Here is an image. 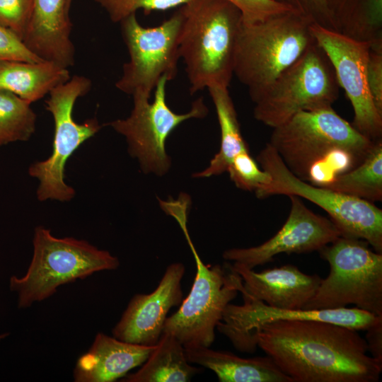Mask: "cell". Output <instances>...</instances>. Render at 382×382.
Segmentation results:
<instances>
[{
    "mask_svg": "<svg viewBox=\"0 0 382 382\" xmlns=\"http://www.w3.org/2000/svg\"><path fill=\"white\" fill-rule=\"evenodd\" d=\"M358 330L313 320L262 325L255 340L293 382H378L382 362L367 355Z\"/></svg>",
    "mask_w": 382,
    "mask_h": 382,
    "instance_id": "1",
    "label": "cell"
},
{
    "mask_svg": "<svg viewBox=\"0 0 382 382\" xmlns=\"http://www.w3.org/2000/svg\"><path fill=\"white\" fill-rule=\"evenodd\" d=\"M375 141L328 107L298 112L272 129L268 144L294 175L324 187L359 164Z\"/></svg>",
    "mask_w": 382,
    "mask_h": 382,
    "instance_id": "2",
    "label": "cell"
},
{
    "mask_svg": "<svg viewBox=\"0 0 382 382\" xmlns=\"http://www.w3.org/2000/svg\"><path fill=\"white\" fill-rule=\"evenodd\" d=\"M180 11L179 50L190 93L212 86L228 88L243 21L240 11L226 0H190Z\"/></svg>",
    "mask_w": 382,
    "mask_h": 382,
    "instance_id": "3",
    "label": "cell"
},
{
    "mask_svg": "<svg viewBox=\"0 0 382 382\" xmlns=\"http://www.w3.org/2000/svg\"><path fill=\"white\" fill-rule=\"evenodd\" d=\"M313 23L296 11L264 21H242L236 41L233 75L253 102L316 40Z\"/></svg>",
    "mask_w": 382,
    "mask_h": 382,
    "instance_id": "4",
    "label": "cell"
},
{
    "mask_svg": "<svg viewBox=\"0 0 382 382\" xmlns=\"http://www.w3.org/2000/svg\"><path fill=\"white\" fill-rule=\"evenodd\" d=\"M33 255L26 274L12 276L10 289L18 295V307L27 308L54 294L63 284L95 272L119 267L117 257L84 240L57 238L42 226L35 229Z\"/></svg>",
    "mask_w": 382,
    "mask_h": 382,
    "instance_id": "5",
    "label": "cell"
},
{
    "mask_svg": "<svg viewBox=\"0 0 382 382\" xmlns=\"http://www.w3.org/2000/svg\"><path fill=\"white\" fill-rule=\"evenodd\" d=\"M330 273L320 280L303 310L335 309L348 305L382 316V254L365 241L340 236L320 250Z\"/></svg>",
    "mask_w": 382,
    "mask_h": 382,
    "instance_id": "6",
    "label": "cell"
},
{
    "mask_svg": "<svg viewBox=\"0 0 382 382\" xmlns=\"http://www.w3.org/2000/svg\"><path fill=\"white\" fill-rule=\"evenodd\" d=\"M256 158L272 178L255 192L257 197L282 195L306 199L329 215L341 236L365 241L375 252L382 254V210L374 203L301 180L268 143Z\"/></svg>",
    "mask_w": 382,
    "mask_h": 382,
    "instance_id": "7",
    "label": "cell"
},
{
    "mask_svg": "<svg viewBox=\"0 0 382 382\" xmlns=\"http://www.w3.org/2000/svg\"><path fill=\"white\" fill-rule=\"evenodd\" d=\"M339 88L333 66L316 41L253 101V116L273 129L299 112L332 107Z\"/></svg>",
    "mask_w": 382,
    "mask_h": 382,
    "instance_id": "8",
    "label": "cell"
},
{
    "mask_svg": "<svg viewBox=\"0 0 382 382\" xmlns=\"http://www.w3.org/2000/svg\"><path fill=\"white\" fill-rule=\"evenodd\" d=\"M91 86L88 78L74 75L53 88L45 100L46 110L52 115L54 125L52 151L47 158L32 163L28 169L29 175L39 182L36 195L40 202H64L75 196V190L65 182L66 162L83 142L101 129L96 117L83 123H78L73 117L75 103L86 95Z\"/></svg>",
    "mask_w": 382,
    "mask_h": 382,
    "instance_id": "9",
    "label": "cell"
},
{
    "mask_svg": "<svg viewBox=\"0 0 382 382\" xmlns=\"http://www.w3.org/2000/svg\"><path fill=\"white\" fill-rule=\"evenodd\" d=\"M196 263V274L179 309L167 317L163 332L175 336L185 349L210 347L227 305L239 293L240 275L229 263L205 265L191 238L186 239Z\"/></svg>",
    "mask_w": 382,
    "mask_h": 382,
    "instance_id": "10",
    "label": "cell"
},
{
    "mask_svg": "<svg viewBox=\"0 0 382 382\" xmlns=\"http://www.w3.org/2000/svg\"><path fill=\"white\" fill-rule=\"evenodd\" d=\"M168 81L165 77L159 80L152 103L149 102L150 97L144 94H133V108L129 116L108 124L125 137L129 153L138 160L145 173L165 175L171 164L166 151L168 136L184 121L203 118L208 113L202 98L195 100L186 113L173 112L166 103Z\"/></svg>",
    "mask_w": 382,
    "mask_h": 382,
    "instance_id": "11",
    "label": "cell"
},
{
    "mask_svg": "<svg viewBox=\"0 0 382 382\" xmlns=\"http://www.w3.org/2000/svg\"><path fill=\"white\" fill-rule=\"evenodd\" d=\"M183 16L180 10L161 24L142 26L136 14L121 22V33L129 60L122 66V74L115 83L120 91L149 97L159 80L173 79L180 59L179 44Z\"/></svg>",
    "mask_w": 382,
    "mask_h": 382,
    "instance_id": "12",
    "label": "cell"
},
{
    "mask_svg": "<svg viewBox=\"0 0 382 382\" xmlns=\"http://www.w3.org/2000/svg\"><path fill=\"white\" fill-rule=\"evenodd\" d=\"M311 30L330 59L338 84L354 110L353 127L371 141L381 139L382 114L376 108L367 80L371 42L360 41L312 23Z\"/></svg>",
    "mask_w": 382,
    "mask_h": 382,
    "instance_id": "13",
    "label": "cell"
},
{
    "mask_svg": "<svg viewBox=\"0 0 382 382\" xmlns=\"http://www.w3.org/2000/svg\"><path fill=\"white\" fill-rule=\"evenodd\" d=\"M243 303H228L216 329L226 336L233 347L241 352L253 353L257 346L255 331L263 324L278 320H313L345 326L356 330H366L378 316L360 308L303 310L284 309L270 306L248 294L242 284L239 287Z\"/></svg>",
    "mask_w": 382,
    "mask_h": 382,
    "instance_id": "14",
    "label": "cell"
},
{
    "mask_svg": "<svg viewBox=\"0 0 382 382\" xmlns=\"http://www.w3.org/2000/svg\"><path fill=\"white\" fill-rule=\"evenodd\" d=\"M288 197L291 201L289 216L274 236L257 246L226 250L222 254L223 258L253 270L272 262L274 256L281 253L319 251L341 236L329 218L311 211L301 197Z\"/></svg>",
    "mask_w": 382,
    "mask_h": 382,
    "instance_id": "15",
    "label": "cell"
},
{
    "mask_svg": "<svg viewBox=\"0 0 382 382\" xmlns=\"http://www.w3.org/2000/svg\"><path fill=\"white\" fill-rule=\"evenodd\" d=\"M185 272L183 263H172L166 267L152 292L134 295L112 329L113 337L140 345H156L169 311L183 301L182 279Z\"/></svg>",
    "mask_w": 382,
    "mask_h": 382,
    "instance_id": "16",
    "label": "cell"
},
{
    "mask_svg": "<svg viewBox=\"0 0 382 382\" xmlns=\"http://www.w3.org/2000/svg\"><path fill=\"white\" fill-rule=\"evenodd\" d=\"M231 265L240 275L248 294L278 308L303 309L314 296L321 280L319 275L306 274L292 265L260 272L236 262Z\"/></svg>",
    "mask_w": 382,
    "mask_h": 382,
    "instance_id": "17",
    "label": "cell"
},
{
    "mask_svg": "<svg viewBox=\"0 0 382 382\" xmlns=\"http://www.w3.org/2000/svg\"><path fill=\"white\" fill-rule=\"evenodd\" d=\"M71 30L66 0H33L32 18L23 42L41 59L68 68L75 62Z\"/></svg>",
    "mask_w": 382,
    "mask_h": 382,
    "instance_id": "18",
    "label": "cell"
},
{
    "mask_svg": "<svg viewBox=\"0 0 382 382\" xmlns=\"http://www.w3.org/2000/svg\"><path fill=\"white\" fill-rule=\"evenodd\" d=\"M155 347L122 341L99 332L88 352L79 358L74 370V381H114L142 365Z\"/></svg>",
    "mask_w": 382,
    "mask_h": 382,
    "instance_id": "19",
    "label": "cell"
},
{
    "mask_svg": "<svg viewBox=\"0 0 382 382\" xmlns=\"http://www.w3.org/2000/svg\"><path fill=\"white\" fill-rule=\"evenodd\" d=\"M190 363L212 370L220 382H293L271 357H240L232 352L210 347L185 349Z\"/></svg>",
    "mask_w": 382,
    "mask_h": 382,
    "instance_id": "20",
    "label": "cell"
},
{
    "mask_svg": "<svg viewBox=\"0 0 382 382\" xmlns=\"http://www.w3.org/2000/svg\"><path fill=\"white\" fill-rule=\"evenodd\" d=\"M70 78L68 68L50 61L0 62V89L31 103L43 98Z\"/></svg>",
    "mask_w": 382,
    "mask_h": 382,
    "instance_id": "21",
    "label": "cell"
},
{
    "mask_svg": "<svg viewBox=\"0 0 382 382\" xmlns=\"http://www.w3.org/2000/svg\"><path fill=\"white\" fill-rule=\"evenodd\" d=\"M202 370L187 361L185 348L172 334L163 332L154 349L125 382H187Z\"/></svg>",
    "mask_w": 382,
    "mask_h": 382,
    "instance_id": "22",
    "label": "cell"
},
{
    "mask_svg": "<svg viewBox=\"0 0 382 382\" xmlns=\"http://www.w3.org/2000/svg\"><path fill=\"white\" fill-rule=\"evenodd\" d=\"M214 105L221 133L220 149L204 170L195 173V178H208L227 171L232 159L239 153L249 151L238 120L237 113L228 88H209Z\"/></svg>",
    "mask_w": 382,
    "mask_h": 382,
    "instance_id": "23",
    "label": "cell"
},
{
    "mask_svg": "<svg viewBox=\"0 0 382 382\" xmlns=\"http://www.w3.org/2000/svg\"><path fill=\"white\" fill-rule=\"evenodd\" d=\"M324 187L372 203L382 201V139L359 164Z\"/></svg>",
    "mask_w": 382,
    "mask_h": 382,
    "instance_id": "24",
    "label": "cell"
},
{
    "mask_svg": "<svg viewBox=\"0 0 382 382\" xmlns=\"http://www.w3.org/2000/svg\"><path fill=\"white\" fill-rule=\"evenodd\" d=\"M31 103L0 89V146L28 141L34 134L37 115Z\"/></svg>",
    "mask_w": 382,
    "mask_h": 382,
    "instance_id": "25",
    "label": "cell"
},
{
    "mask_svg": "<svg viewBox=\"0 0 382 382\" xmlns=\"http://www.w3.org/2000/svg\"><path fill=\"white\" fill-rule=\"evenodd\" d=\"M227 172L236 186L243 190H259L271 182V176L260 168L249 151L237 154L231 161Z\"/></svg>",
    "mask_w": 382,
    "mask_h": 382,
    "instance_id": "26",
    "label": "cell"
},
{
    "mask_svg": "<svg viewBox=\"0 0 382 382\" xmlns=\"http://www.w3.org/2000/svg\"><path fill=\"white\" fill-rule=\"evenodd\" d=\"M108 14L110 20L120 23L137 11L142 9L149 13L152 11H164L183 6L190 0H94Z\"/></svg>",
    "mask_w": 382,
    "mask_h": 382,
    "instance_id": "27",
    "label": "cell"
},
{
    "mask_svg": "<svg viewBox=\"0 0 382 382\" xmlns=\"http://www.w3.org/2000/svg\"><path fill=\"white\" fill-rule=\"evenodd\" d=\"M33 10V0H0V26L11 30L23 41Z\"/></svg>",
    "mask_w": 382,
    "mask_h": 382,
    "instance_id": "28",
    "label": "cell"
},
{
    "mask_svg": "<svg viewBox=\"0 0 382 382\" xmlns=\"http://www.w3.org/2000/svg\"><path fill=\"white\" fill-rule=\"evenodd\" d=\"M226 1L240 11L243 22L248 24L264 21L273 16L295 11L291 6L276 0Z\"/></svg>",
    "mask_w": 382,
    "mask_h": 382,
    "instance_id": "29",
    "label": "cell"
},
{
    "mask_svg": "<svg viewBox=\"0 0 382 382\" xmlns=\"http://www.w3.org/2000/svg\"><path fill=\"white\" fill-rule=\"evenodd\" d=\"M367 80L374 105L382 114V40L371 43L367 61Z\"/></svg>",
    "mask_w": 382,
    "mask_h": 382,
    "instance_id": "30",
    "label": "cell"
},
{
    "mask_svg": "<svg viewBox=\"0 0 382 382\" xmlns=\"http://www.w3.org/2000/svg\"><path fill=\"white\" fill-rule=\"evenodd\" d=\"M42 60L43 59L29 50L16 35L0 26V62L4 61L37 62Z\"/></svg>",
    "mask_w": 382,
    "mask_h": 382,
    "instance_id": "31",
    "label": "cell"
},
{
    "mask_svg": "<svg viewBox=\"0 0 382 382\" xmlns=\"http://www.w3.org/2000/svg\"><path fill=\"white\" fill-rule=\"evenodd\" d=\"M286 4L313 23L333 30L327 0H276Z\"/></svg>",
    "mask_w": 382,
    "mask_h": 382,
    "instance_id": "32",
    "label": "cell"
},
{
    "mask_svg": "<svg viewBox=\"0 0 382 382\" xmlns=\"http://www.w3.org/2000/svg\"><path fill=\"white\" fill-rule=\"evenodd\" d=\"M366 331L367 352L371 357L382 362V316H378Z\"/></svg>",
    "mask_w": 382,
    "mask_h": 382,
    "instance_id": "33",
    "label": "cell"
},
{
    "mask_svg": "<svg viewBox=\"0 0 382 382\" xmlns=\"http://www.w3.org/2000/svg\"><path fill=\"white\" fill-rule=\"evenodd\" d=\"M71 1L72 0H66V6L68 11H69Z\"/></svg>",
    "mask_w": 382,
    "mask_h": 382,
    "instance_id": "34",
    "label": "cell"
},
{
    "mask_svg": "<svg viewBox=\"0 0 382 382\" xmlns=\"http://www.w3.org/2000/svg\"><path fill=\"white\" fill-rule=\"evenodd\" d=\"M8 335V333H3V334H0V342L1 340H2L3 339H4L6 337H7Z\"/></svg>",
    "mask_w": 382,
    "mask_h": 382,
    "instance_id": "35",
    "label": "cell"
}]
</instances>
